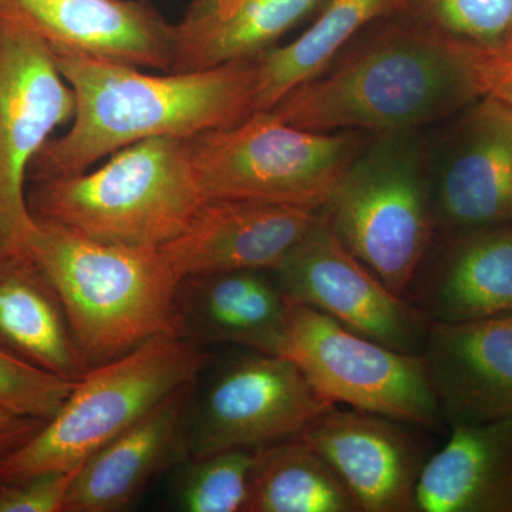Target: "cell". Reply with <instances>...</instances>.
<instances>
[{"label":"cell","instance_id":"obj_28","mask_svg":"<svg viewBox=\"0 0 512 512\" xmlns=\"http://www.w3.org/2000/svg\"><path fill=\"white\" fill-rule=\"evenodd\" d=\"M79 468L0 483V512H64Z\"/></svg>","mask_w":512,"mask_h":512},{"label":"cell","instance_id":"obj_1","mask_svg":"<svg viewBox=\"0 0 512 512\" xmlns=\"http://www.w3.org/2000/svg\"><path fill=\"white\" fill-rule=\"evenodd\" d=\"M50 50L76 96V113L69 131L47 141L33 160L35 181L84 173L138 141L192 138L255 113L258 57L197 72L150 74Z\"/></svg>","mask_w":512,"mask_h":512},{"label":"cell","instance_id":"obj_25","mask_svg":"<svg viewBox=\"0 0 512 512\" xmlns=\"http://www.w3.org/2000/svg\"><path fill=\"white\" fill-rule=\"evenodd\" d=\"M406 10L421 28L477 60L512 42V0H410Z\"/></svg>","mask_w":512,"mask_h":512},{"label":"cell","instance_id":"obj_15","mask_svg":"<svg viewBox=\"0 0 512 512\" xmlns=\"http://www.w3.org/2000/svg\"><path fill=\"white\" fill-rule=\"evenodd\" d=\"M423 356L451 426L512 419V315L430 323Z\"/></svg>","mask_w":512,"mask_h":512},{"label":"cell","instance_id":"obj_16","mask_svg":"<svg viewBox=\"0 0 512 512\" xmlns=\"http://www.w3.org/2000/svg\"><path fill=\"white\" fill-rule=\"evenodd\" d=\"M434 224L457 235L512 224V110L485 96L431 192Z\"/></svg>","mask_w":512,"mask_h":512},{"label":"cell","instance_id":"obj_5","mask_svg":"<svg viewBox=\"0 0 512 512\" xmlns=\"http://www.w3.org/2000/svg\"><path fill=\"white\" fill-rule=\"evenodd\" d=\"M207 356L160 335L92 367L52 419L0 460V483L76 470L171 394L195 382Z\"/></svg>","mask_w":512,"mask_h":512},{"label":"cell","instance_id":"obj_13","mask_svg":"<svg viewBox=\"0 0 512 512\" xmlns=\"http://www.w3.org/2000/svg\"><path fill=\"white\" fill-rule=\"evenodd\" d=\"M402 424L333 406L301 437L332 467L360 512H414L426 461Z\"/></svg>","mask_w":512,"mask_h":512},{"label":"cell","instance_id":"obj_30","mask_svg":"<svg viewBox=\"0 0 512 512\" xmlns=\"http://www.w3.org/2000/svg\"><path fill=\"white\" fill-rule=\"evenodd\" d=\"M43 423L0 404V460L32 437Z\"/></svg>","mask_w":512,"mask_h":512},{"label":"cell","instance_id":"obj_6","mask_svg":"<svg viewBox=\"0 0 512 512\" xmlns=\"http://www.w3.org/2000/svg\"><path fill=\"white\" fill-rule=\"evenodd\" d=\"M205 201L237 200L320 210L362 153L359 131L306 130L256 111L234 126L188 138Z\"/></svg>","mask_w":512,"mask_h":512},{"label":"cell","instance_id":"obj_22","mask_svg":"<svg viewBox=\"0 0 512 512\" xmlns=\"http://www.w3.org/2000/svg\"><path fill=\"white\" fill-rule=\"evenodd\" d=\"M0 346L67 380L89 370L59 295L28 255L0 261Z\"/></svg>","mask_w":512,"mask_h":512},{"label":"cell","instance_id":"obj_24","mask_svg":"<svg viewBox=\"0 0 512 512\" xmlns=\"http://www.w3.org/2000/svg\"><path fill=\"white\" fill-rule=\"evenodd\" d=\"M245 512H360L332 467L301 436L258 448Z\"/></svg>","mask_w":512,"mask_h":512},{"label":"cell","instance_id":"obj_21","mask_svg":"<svg viewBox=\"0 0 512 512\" xmlns=\"http://www.w3.org/2000/svg\"><path fill=\"white\" fill-rule=\"evenodd\" d=\"M326 0H238L227 15L212 0H195L175 25L171 72H197L268 52Z\"/></svg>","mask_w":512,"mask_h":512},{"label":"cell","instance_id":"obj_9","mask_svg":"<svg viewBox=\"0 0 512 512\" xmlns=\"http://www.w3.org/2000/svg\"><path fill=\"white\" fill-rule=\"evenodd\" d=\"M76 113V96L42 39L0 19V261L26 254L37 221L26 178L50 134Z\"/></svg>","mask_w":512,"mask_h":512},{"label":"cell","instance_id":"obj_11","mask_svg":"<svg viewBox=\"0 0 512 512\" xmlns=\"http://www.w3.org/2000/svg\"><path fill=\"white\" fill-rule=\"evenodd\" d=\"M286 298L400 352L423 355L430 323L389 291L319 220L274 271Z\"/></svg>","mask_w":512,"mask_h":512},{"label":"cell","instance_id":"obj_7","mask_svg":"<svg viewBox=\"0 0 512 512\" xmlns=\"http://www.w3.org/2000/svg\"><path fill=\"white\" fill-rule=\"evenodd\" d=\"M404 134L383 136L363 150L320 208L340 242L402 298L423 265L436 225L419 151Z\"/></svg>","mask_w":512,"mask_h":512},{"label":"cell","instance_id":"obj_2","mask_svg":"<svg viewBox=\"0 0 512 512\" xmlns=\"http://www.w3.org/2000/svg\"><path fill=\"white\" fill-rule=\"evenodd\" d=\"M485 97L476 57L413 22L357 50L272 109L292 126L322 133H409Z\"/></svg>","mask_w":512,"mask_h":512},{"label":"cell","instance_id":"obj_10","mask_svg":"<svg viewBox=\"0 0 512 512\" xmlns=\"http://www.w3.org/2000/svg\"><path fill=\"white\" fill-rule=\"evenodd\" d=\"M335 406L288 357L252 352L222 367L185 423L191 458L256 450L299 437Z\"/></svg>","mask_w":512,"mask_h":512},{"label":"cell","instance_id":"obj_18","mask_svg":"<svg viewBox=\"0 0 512 512\" xmlns=\"http://www.w3.org/2000/svg\"><path fill=\"white\" fill-rule=\"evenodd\" d=\"M191 390L192 383L171 394L82 464L64 512H117L136 503L147 485L187 451Z\"/></svg>","mask_w":512,"mask_h":512},{"label":"cell","instance_id":"obj_23","mask_svg":"<svg viewBox=\"0 0 512 512\" xmlns=\"http://www.w3.org/2000/svg\"><path fill=\"white\" fill-rule=\"evenodd\" d=\"M410 0H326L298 39L258 57L256 111L274 109L286 94L328 69L350 40L375 20L406 10Z\"/></svg>","mask_w":512,"mask_h":512},{"label":"cell","instance_id":"obj_8","mask_svg":"<svg viewBox=\"0 0 512 512\" xmlns=\"http://www.w3.org/2000/svg\"><path fill=\"white\" fill-rule=\"evenodd\" d=\"M282 356L335 406L407 426L436 427L443 419L423 355L389 348L291 299Z\"/></svg>","mask_w":512,"mask_h":512},{"label":"cell","instance_id":"obj_12","mask_svg":"<svg viewBox=\"0 0 512 512\" xmlns=\"http://www.w3.org/2000/svg\"><path fill=\"white\" fill-rule=\"evenodd\" d=\"M0 19L50 49L171 72L175 25L138 0H0Z\"/></svg>","mask_w":512,"mask_h":512},{"label":"cell","instance_id":"obj_17","mask_svg":"<svg viewBox=\"0 0 512 512\" xmlns=\"http://www.w3.org/2000/svg\"><path fill=\"white\" fill-rule=\"evenodd\" d=\"M175 335L282 356L288 298L269 271L190 276L178 286Z\"/></svg>","mask_w":512,"mask_h":512},{"label":"cell","instance_id":"obj_29","mask_svg":"<svg viewBox=\"0 0 512 512\" xmlns=\"http://www.w3.org/2000/svg\"><path fill=\"white\" fill-rule=\"evenodd\" d=\"M477 62L485 96L493 97L512 110V49Z\"/></svg>","mask_w":512,"mask_h":512},{"label":"cell","instance_id":"obj_19","mask_svg":"<svg viewBox=\"0 0 512 512\" xmlns=\"http://www.w3.org/2000/svg\"><path fill=\"white\" fill-rule=\"evenodd\" d=\"M453 238L436 269L410 286V305L429 323L512 315V224Z\"/></svg>","mask_w":512,"mask_h":512},{"label":"cell","instance_id":"obj_32","mask_svg":"<svg viewBox=\"0 0 512 512\" xmlns=\"http://www.w3.org/2000/svg\"><path fill=\"white\" fill-rule=\"evenodd\" d=\"M505 49H512V42L510 43V45H508L507 47H505ZM504 49V50H505ZM501 53V52H500Z\"/></svg>","mask_w":512,"mask_h":512},{"label":"cell","instance_id":"obj_20","mask_svg":"<svg viewBox=\"0 0 512 512\" xmlns=\"http://www.w3.org/2000/svg\"><path fill=\"white\" fill-rule=\"evenodd\" d=\"M417 512H512V419L453 426L426 461Z\"/></svg>","mask_w":512,"mask_h":512},{"label":"cell","instance_id":"obj_4","mask_svg":"<svg viewBox=\"0 0 512 512\" xmlns=\"http://www.w3.org/2000/svg\"><path fill=\"white\" fill-rule=\"evenodd\" d=\"M36 221L101 244L160 248L194 220L205 202L188 138L138 141L97 170L36 180L28 194Z\"/></svg>","mask_w":512,"mask_h":512},{"label":"cell","instance_id":"obj_26","mask_svg":"<svg viewBox=\"0 0 512 512\" xmlns=\"http://www.w3.org/2000/svg\"><path fill=\"white\" fill-rule=\"evenodd\" d=\"M256 456L258 448L191 458L175 480V507L183 512H245Z\"/></svg>","mask_w":512,"mask_h":512},{"label":"cell","instance_id":"obj_31","mask_svg":"<svg viewBox=\"0 0 512 512\" xmlns=\"http://www.w3.org/2000/svg\"><path fill=\"white\" fill-rule=\"evenodd\" d=\"M237 2L238 0H212V8H214L217 15L224 16L234 8Z\"/></svg>","mask_w":512,"mask_h":512},{"label":"cell","instance_id":"obj_14","mask_svg":"<svg viewBox=\"0 0 512 512\" xmlns=\"http://www.w3.org/2000/svg\"><path fill=\"white\" fill-rule=\"evenodd\" d=\"M320 210L266 202L205 201L161 254L184 278L232 271H274L319 220Z\"/></svg>","mask_w":512,"mask_h":512},{"label":"cell","instance_id":"obj_3","mask_svg":"<svg viewBox=\"0 0 512 512\" xmlns=\"http://www.w3.org/2000/svg\"><path fill=\"white\" fill-rule=\"evenodd\" d=\"M26 255L59 295L87 369L175 335L181 279L160 248L101 244L37 221Z\"/></svg>","mask_w":512,"mask_h":512},{"label":"cell","instance_id":"obj_27","mask_svg":"<svg viewBox=\"0 0 512 512\" xmlns=\"http://www.w3.org/2000/svg\"><path fill=\"white\" fill-rule=\"evenodd\" d=\"M76 382L40 369L0 346V404L13 412L40 421L52 419Z\"/></svg>","mask_w":512,"mask_h":512}]
</instances>
